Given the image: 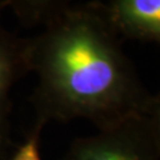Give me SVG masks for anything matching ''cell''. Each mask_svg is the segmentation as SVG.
Here are the masks:
<instances>
[{
	"mask_svg": "<svg viewBox=\"0 0 160 160\" xmlns=\"http://www.w3.org/2000/svg\"><path fill=\"white\" fill-rule=\"evenodd\" d=\"M65 160H160V151L143 116L77 139Z\"/></svg>",
	"mask_w": 160,
	"mask_h": 160,
	"instance_id": "7a4b0ae2",
	"label": "cell"
},
{
	"mask_svg": "<svg viewBox=\"0 0 160 160\" xmlns=\"http://www.w3.org/2000/svg\"><path fill=\"white\" fill-rule=\"evenodd\" d=\"M28 61L39 75L45 116L82 118L101 131L142 116L152 96L96 1L58 12Z\"/></svg>",
	"mask_w": 160,
	"mask_h": 160,
	"instance_id": "6da1fadb",
	"label": "cell"
},
{
	"mask_svg": "<svg viewBox=\"0 0 160 160\" xmlns=\"http://www.w3.org/2000/svg\"><path fill=\"white\" fill-rule=\"evenodd\" d=\"M12 160H42L38 147V132L36 131L29 140L18 149Z\"/></svg>",
	"mask_w": 160,
	"mask_h": 160,
	"instance_id": "8992f818",
	"label": "cell"
},
{
	"mask_svg": "<svg viewBox=\"0 0 160 160\" xmlns=\"http://www.w3.org/2000/svg\"><path fill=\"white\" fill-rule=\"evenodd\" d=\"M142 116L160 151V92L151 96Z\"/></svg>",
	"mask_w": 160,
	"mask_h": 160,
	"instance_id": "5b68a950",
	"label": "cell"
},
{
	"mask_svg": "<svg viewBox=\"0 0 160 160\" xmlns=\"http://www.w3.org/2000/svg\"><path fill=\"white\" fill-rule=\"evenodd\" d=\"M96 5L119 37L160 46V0H110Z\"/></svg>",
	"mask_w": 160,
	"mask_h": 160,
	"instance_id": "3957f363",
	"label": "cell"
},
{
	"mask_svg": "<svg viewBox=\"0 0 160 160\" xmlns=\"http://www.w3.org/2000/svg\"><path fill=\"white\" fill-rule=\"evenodd\" d=\"M29 64L28 49L20 51L11 44L0 40V112L5 103L10 84L20 65Z\"/></svg>",
	"mask_w": 160,
	"mask_h": 160,
	"instance_id": "277c9868",
	"label": "cell"
}]
</instances>
